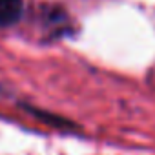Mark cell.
<instances>
[{
  "label": "cell",
  "instance_id": "obj_1",
  "mask_svg": "<svg viewBox=\"0 0 155 155\" xmlns=\"http://www.w3.org/2000/svg\"><path fill=\"white\" fill-rule=\"evenodd\" d=\"M24 0H0V28H9L22 18Z\"/></svg>",
  "mask_w": 155,
  "mask_h": 155
}]
</instances>
